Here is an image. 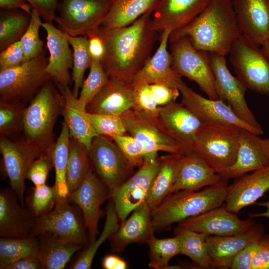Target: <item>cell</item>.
Instances as JSON below:
<instances>
[{
	"label": "cell",
	"mask_w": 269,
	"mask_h": 269,
	"mask_svg": "<svg viewBox=\"0 0 269 269\" xmlns=\"http://www.w3.org/2000/svg\"><path fill=\"white\" fill-rule=\"evenodd\" d=\"M152 12H148L130 25L97 33L102 40L105 53L101 65L109 79L131 84L136 74L151 57L158 38L152 27Z\"/></svg>",
	"instance_id": "obj_1"
},
{
	"label": "cell",
	"mask_w": 269,
	"mask_h": 269,
	"mask_svg": "<svg viewBox=\"0 0 269 269\" xmlns=\"http://www.w3.org/2000/svg\"><path fill=\"white\" fill-rule=\"evenodd\" d=\"M241 35L232 0H211L190 23L172 32L169 41L187 37L198 50L226 56Z\"/></svg>",
	"instance_id": "obj_2"
},
{
	"label": "cell",
	"mask_w": 269,
	"mask_h": 269,
	"mask_svg": "<svg viewBox=\"0 0 269 269\" xmlns=\"http://www.w3.org/2000/svg\"><path fill=\"white\" fill-rule=\"evenodd\" d=\"M63 98L52 79L44 84L25 108L22 123L23 137L52 155L56 141L55 124L63 106Z\"/></svg>",
	"instance_id": "obj_3"
},
{
	"label": "cell",
	"mask_w": 269,
	"mask_h": 269,
	"mask_svg": "<svg viewBox=\"0 0 269 269\" xmlns=\"http://www.w3.org/2000/svg\"><path fill=\"white\" fill-rule=\"evenodd\" d=\"M228 189L227 180L223 179L201 191L181 190L172 193L152 211L154 231L166 229L221 206L225 202Z\"/></svg>",
	"instance_id": "obj_4"
},
{
	"label": "cell",
	"mask_w": 269,
	"mask_h": 269,
	"mask_svg": "<svg viewBox=\"0 0 269 269\" xmlns=\"http://www.w3.org/2000/svg\"><path fill=\"white\" fill-rule=\"evenodd\" d=\"M241 129L205 122L196 134L192 151L220 175L236 160Z\"/></svg>",
	"instance_id": "obj_5"
},
{
	"label": "cell",
	"mask_w": 269,
	"mask_h": 269,
	"mask_svg": "<svg viewBox=\"0 0 269 269\" xmlns=\"http://www.w3.org/2000/svg\"><path fill=\"white\" fill-rule=\"evenodd\" d=\"M48 60L44 51L17 67L0 71V102L26 104L30 101L52 79L45 70Z\"/></svg>",
	"instance_id": "obj_6"
},
{
	"label": "cell",
	"mask_w": 269,
	"mask_h": 269,
	"mask_svg": "<svg viewBox=\"0 0 269 269\" xmlns=\"http://www.w3.org/2000/svg\"><path fill=\"white\" fill-rule=\"evenodd\" d=\"M229 53L237 77L247 89L269 97V61L261 48L241 35Z\"/></svg>",
	"instance_id": "obj_7"
},
{
	"label": "cell",
	"mask_w": 269,
	"mask_h": 269,
	"mask_svg": "<svg viewBox=\"0 0 269 269\" xmlns=\"http://www.w3.org/2000/svg\"><path fill=\"white\" fill-rule=\"evenodd\" d=\"M111 3V0H62L55 22L71 36L90 38L97 34Z\"/></svg>",
	"instance_id": "obj_8"
},
{
	"label": "cell",
	"mask_w": 269,
	"mask_h": 269,
	"mask_svg": "<svg viewBox=\"0 0 269 269\" xmlns=\"http://www.w3.org/2000/svg\"><path fill=\"white\" fill-rule=\"evenodd\" d=\"M169 42L173 70L180 76L196 83L208 98L219 99L214 88L209 53L196 49L187 37H179Z\"/></svg>",
	"instance_id": "obj_9"
},
{
	"label": "cell",
	"mask_w": 269,
	"mask_h": 269,
	"mask_svg": "<svg viewBox=\"0 0 269 269\" xmlns=\"http://www.w3.org/2000/svg\"><path fill=\"white\" fill-rule=\"evenodd\" d=\"M121 117L127 134L142 145L147 154L145 158L157 157L160 151L168 154L185 153L181 145L164 130L156 117L133 108Z\"/></svg>",
	"instance_id": "obj_10"
},
{
	"label": "cell",
	"mask_w": 269,
	"mask_h": 269,
	"mask_svg": "<svg viewBox=\"0 0 269 269\" xmlns=\"http://www.w3.org/2000/svg\"><path fill=\"white\" fill-rule=\"evenodd\" d=\"M81 214L68 198L59 201L52 211L37 218L32 235L49 233L65 242L87 246L89 241Z\"/></svg>",
	"instance_id": "obj_11"
},
{
	"label": "cell",
	"mask_w": 269,
	"mask_h": 269,
	"mask_svg": "<svg viewBox=\"0 0 269 269\" xmlns=\"http://www.w3.org/2000/svg\"><path fill=\"white\" fill-rule=\"evenodd\" d=\"M89 155L94 172L107 186L110 198L132 175L134 167L111 139L99 135L92 140Z\"/></svg>",
	"instance_id": "obj_12"
},
{
	"label": "cell",
	"mask_w": 269,
	"mask_h": 269,
	"mask_svg": "<svg viewBox=\"0 0 269 269\" xmlns=\"http://www.w3.org/2000/svg\"><path fill=\"white\" fill-rule=\"evenodd\" d=\"M0 151L10 188L16 193L19 201L24 206L25 180L27 169L35 160L48 154H45L23 136L18 139L0 136Z\"/></svg>",
	"instance_id": "obj_13"
},
{
	"label": "cell",
	"mask_w": 269,
	"mask_h": 269,
	"mask_svg": "<svg viewBox=\"0 0 269 269\" xmlns=\"http://www.w3.org/2000/svg\"><path fill=\"white\" fill-rule=\"evenodd\" d=\"M209 58L214 76V88L219 99L226 101L246 123L263 130L247 105L245 97L247 88L237 76L231 73L225 56L209 53Z\"/></svg>",
	"instance_id": "obj_14"
},
{
	"label": "cell",
	"mask_w": 269,
	"mask_h": 269,
	"mask_svg": "<svg viewBox=\"0 0 269 269\" xmlns=\"http://www.w3.org/2000/svg\"><path fill=\"white\" fill-rule=\"evenodd\" d=\"M159 165V157L145 158L138 170L121 185L111 195L121 222L146 201L151 185Z\"/></svg>",
	"instance_id": "obj_15"
},
{
	"label": "cell",
	"mask_w": 269,
	"mask_h": 269,
	"mask_svg": "<svg viewBox=\"0 0 269 269\" xmlns=\"http://www.w3.org/2000/svg\"><path fill=\"white\" fill-rule=\"evenodd\" d=\"M68 198L80 209L89 243L92 242L98 234V223L102 214L101 206L110 198L108 187L92 167L79 186L69 193Z\"/></svg>",
	"instance_id": "obj_16"
},
{
	"label": "cell",
	"mask_w": 269,
	"mask_h": 269,
	"mask_svg": "<svg viewBox=\"0 0 269 269\" xmlns=\"http://www.w3.org/2000/svg\"><path fill=\"white\" fill-rule=\"evenodd\" d=\"M177 88L182 96L181 103L204 122L235 126L258 135L264 133L263 130L255 128L242 120L223 100L205 98L193 91L183 80Z\"/></svg>",
	"instance_id": "obj_17"
},
{
	"label": "cell",
	"mask_w": 269,
	"mask_h": 269,
	"mask_svg": "<svg viewBox=\"0 0 269 269\" xmlns=\"http://www.w3.org/2000/svg\"><path fill=\"white\" fill-rule=\"evenodd\" d=\"M156 118L166 133L183 147L192 151L195 137L204 122L181 102L159 106Z\"/></svg>",
	"instance_id": "obj_18"
},
{
	"label": "cell",
	"mask_w": 269,
	"mask_h": 269,
	"mask_svg": "<svg viewBox=\"0 0 269 269\" xmlns=\"http://www.w3.org/2000/svg\"><path fill=\"white\" fill-rule=\"evenodd\" d=\"M253 218H239L225 204L188 218L178 226L209 236H226L241 233L254 224Z\"/></svg>",
	"instance_id": "obj_19"
},
{
	"label": "cell",
	"mask_w": 269,
	"mask_h": 269,
	"mask_svg": "<svg viewBox=\"0 0 269 269\" xmlns=\"http://www.w3.org/2000/svg\"><path fill=\"white\" fill-rule=\"evenodd\" d=\"M269 165V138H262L241 129L239 146L234 163L220 174L224 179L237 177Z\"/></svg>",
	"instance_id": "obj_20"
},
{
	"label": "cell",
	"mask_w": 269,
	"mask_h": 269,
	"mask_svg": "<svg viewBox=\"0 0 269 269\" xmlns=\"http://www.w3.org/2000/svg\"><path fill=\"white\" fill-rule=\"evenodd\" d=\"M242 35L260 46L269 39V0H232Z\"/></svg>",
	"instance_id": "obj_21"
},
{
	"label": "cell",
	"mask_w": 269,
	"mask_h": 269,
	"mask_svg": "<svg viewBox=\"0 0 269 269\" xmlns=\"http://www.w3.org/2000/svg\"><path fill=\"white\" fill-rule=\"evenodd\" d=\"M18 201L17 194L11 188L1 190L0 237L24 238L33 234L37 218Z\"/></svg>",
	"instance_id": "obj_22"
},
{
	"label": "cell",
	"mask_w": 269,
	"mask_h": 269,
	"mask_svg": "<svg viewBox=\"0 0 269 269\" xmlns=\"http://www.w3.org/2000/svg\"><path fill=\"white\" fill-rule=\"evenodd\" d=\"M211 0H161L152 14V27L161 33L178 30L196 18Z\"/></svg>",
	"instance_id": "obj_23"
},
{
	"label": "cell",
	"mask_w": 269,
	"mask_h": 269,
	"mask_svg": "<svg viewBox=\"0 0 269 269\" xmlns=\"http://www.w3.org/2000/svg\"><path fill=\"white\" fill-rule=\"evenodd\" d=\"M264 237L263 227L255 223L245 231L234 235L208 236L207 245L212 268H230L233 260L241 251Z\"/></svg>",
	"instance_id": "obj_24"
},
{
	"label": "cell",
	"mask_w": 269,
	"mask_h": 269,
	"mask_svg": "<svg viewBox=\"0 0 269 269\" xmlns=\"http://www.w3.org/2000/svg\"><path fill=\"white\" fill-rule=\"evenodd\" d=\"M171 32L165 30L160 33L158 49L134 76L132 85L160 83L177 88L182 79L172 69L171 55L167 50Z\"/></svg>",
	"instance_id": "obj_25"
},
{
	"label": "cell",
	"mask_w": 269,
	"mask_h": 269,
	"mask_svg": "<svg viewBox=\"0 0 269 269\" xmlns=\"http://www.w3.org/2000/svg\"><path fill=\"white\" fill-rule=\"evenodd\" d=\"M131 216L121 222L117 230L109 238L115 252H123L130 244L147 242L154 234L152 211L146 201L131 213Z\"/></svg>",
	"instance_id": "obj_26"
},
{
	"label": "cell",
	"mask_w": 269,
	"mask_h": 269,
	"mask_svg": "<svg viewBox=\"0 0 269 269\" xmlns=\"http://www.w3.org/2000/svg\"><path fill=\"white\" fill-rule=\"evenodd\" d=\"M46 33L47 47L50 56L45 70L55 84L68 85L71 76L69 70L73 67V52L65 37L63 31L57 29L52 23L42 22Z\"/></svg>",
	"instance_id": "obj_27"
},
{
	"label": "cell",
	"mask_w": 269,
	"mask_h": 269,
	"mask_svg": "<svg viewBox=\"0 0 269 269\" xmlns=\"http://www.w3.org/2000/svg\"><path fill=\"white\" fill-rule=\"evenodd\" d=\"M269 190V165L252 171L229 186L225 206L236 214L255 203Z\"/></svg>",
	"instance_id": "obj_28"
},
{
	"label": "cell",
	"mask_w": 269,
	"mask_h": 269,
	"mask_svg": "<svg viewBox=\"0 0 269 269\" xmlns=\"http://www.w3.org/2000/svg\"><path fill=\"white\" fill-rule=\"evenodd\" d=\"M224 179L203 159L193 151L180 159L173 193L181 190L196 191L220 183Z\"/></svg>",
	"instance_id": "obj_29"
},
{
	"label": "cell",
	"mask_w": 269,
	"mask_h": 269,
	"mask_svg": "<svg viewBox=\"0 0 269 269\" xmlns=\"http://www.w3.org/2000/svg\"><path fill=\"white\" fill-rule=\"evenodd\" d=\"M132 84L109 79L86 108L90 113L120 116L133 107Z\"/></svg>",
	"instance_id": "obj_30"
},
{
	"label": "cell",
	"mask_w": 269,
	"mask_h": 269,
	"mask_svg": "<svg viewBox=\"0 0 269 269\" xmlns=\"http://www.w3.org/2000/svg\"><path fill=\"white\" fill-rule=\"evenodd\" d=\"M56 85L63 98L61 114L69 129L70 137L84 144L89 151L93 139L99 135L84 115L85 110L79 108L77 98L68 85Z\"/></svg>",
	"instance_id": "obj_31"
},
{
	"label": "cell",
	"mask_w": 269,
	"mask_h": 269,
	"mask_svg": "<svg viewBox=\"0 0 269 269\" xmlns=\"http://www.w3.org/2000/svg\"><path fill=\"white\" fill-rule=\"evenodd\" d=\"M160 0H111L101 27L112 29L130 25L147 12H153Z\"/></svg>",
	"instance_id": "obj_32"
},
{
	"label": "cell",
	"mask_w": 269,
	"mask_h": 269,
	"mask_svg": "<svg viewBox=\"0 0 269 269\" xmlns=\"http://www.w3.org/2000/svg\"><path fill=\"white\" fill-rule=\"evenodd\" d=\"M182 155L168 154L159 157V167L146 199V202L151 211L173 193L179 160Z\"/></svg>",
	"instance_id": "obj_33"
},
{
	"label": "cell",
	"mask_w": 269,
	"mask_h": 269,
	"mask_svg": "<svg viewBox=\"0 0 269 269\" xmlns=\"http://www.w3.org/2000/svg\"><path fill=\"white\" fill-rule=\"evenodd\" d=\"M40 243L38 258L42 269H62L73 255L83 247L65 242L49 233L37 235Z\"/></svg>",
	"instance_id": "obj_34"
},
{
	"label": "cell",
	"mask_w": 269,
	"mask_h": 269,
	"mask_svg": "<svg viewBox=\"0 0 269 269\" xmlns=\"http://www.w3.org/2000/svg\"><path fill=\"white\" fill-rule=\"evenodd\" d=\"M174 236L179 241L180 255L188 256L202 268H212L207 245L209 235L178 226L175 229Z\"/></svg>",
	"instance_id": "obj_35"
},
{
	"label": "cell",
	"mask_w": 269,
	"mask_h": 269,
	"mask_svg": "<svg viewBox=\"0 0 269 269\" xmlns=\"http://www.w3.org/2000/svg\"><path fill=\"white\" fill-rule=\"evenodd\" d=\"M70 138L69 129L66 124L63 122L60 134L52 153L55 173L54 186L56 189L58 202L67 198L70 193L66 179V171Z\"/></svg>",
	"instance_id": "obj_36"
},
{
	"label": "cell",
	"mask_w": 269,
	"mask_h": 269,
	"mask_svg": "<svg viewBox=\"0 0 269 269\" xmlns=\"http://www.w3.org/2000/svg\"><path fill=\"white\" fill-rule=\"evenodd\" d=\"M31 20L30 14L18 10H0V51L20 41Z\"/></svg>",
	"instance_id": "obj_37"
},
{
	"label": "cell",
	"mask_w": 269,
	"mask_h": 269,
	"mask_svg": "<svg viewBox=\"0 0 269 269\" xmlns=\"http://www.w3.org/2000/svg\"><path fill=\"white\" fill-rule=\"evenodd\" d=\"M92 167L88 149L79 141L70 138L66 171L70 193L77 188Z\"/></svg>",
	"instance_id": "obj_38"
},
{
	"label": "cell",
	"mask_w": 269,
	"mask_h": 269,
	"mask_svg": "<svg viewBox=\"0 0 269 269\" xmlns=\"http://www.w3.org/2000/svg\"><path fill=\"white\" fill-rule=\"evenodd\" d=\"M39 248V240L37 236L31 235L24 238L0 237V269L22 258H38Z\"/></svg>",
	"instance_id": "obj_39"
},
{
	"label": "cell",
	"mask_w": 269,
	"mask_h": 269,
	"mask_svg": "<svg viewBox=\"0 0 269 269\" xmlns=\"http://www.w3.org/2000/svg\"><path fill=\"white\" fill-rule=\"evenodd\" d=\"M64 35L73 49L72 80L74 83L72 93L76 98L79 96L84 79L85 71L90 68L92 58L89 52V38L85 36H72L63 31Z\"/></svg>",
	"instance_id": "obj_40"
},
{
	"label": "cell",
	"mask_w": 269,
	"mask_h": 269,
	"mask_svg": "<svg viewBox=\"0 0 269 269\" xmlns=\"http://www.w3.org/2000/svg\"><path fill=\"white\" fill-rule=\"evenodd\" d=\"M119 219L113 201L108 204L106 217L102 233L97 239L90 243L70 266L72 269H90L96 253L100 246L118 229Z\"/></svg>",
	"instance_id": "obj_41"
},
{
	"label": "cell",
	"mask_w": 269,
	"mask_h": 269,
	"mask_svg": "<svg viewBox=\"0 0 269 269\" xmlns=\"http://www.w3.org/2000/svg\"><path fill=\"white\" fill-rule=\"evenodd\" d=\"M147 244L149 247V267L154 269H167L170 260L180 255V247L178 238L159 239L153 234Z\"/></svg>",
	"instance_id": "obj_42"
},
{
	"label": "cell",
	"mask_w": 269,
	"mask_h": 269,
	"mask_svg": "<svg viewBox=\"0 0 269 269\" xmlns=\"http://www.w3.org/2000/svg\"><path fill=\"white\" fill-rule=\"evenodd\" d=\"M57 202L54 186L46 184L32 188L28 191L26 199V208L36 218L52 211Z\"/></svg>",
	"instance_id": "obj_43"
},
{
	"label": "cell",
	"mask_w": 269,
	"mask_h": 269,
	"mask_svg": "<svg viewBox=\"0 0 269 269\" xmlns=\"http://www.w3.org/2000/svg\"><path fill=\"white\" fill-rule=\"evenodd\" d=\"M89 68L88 77L84 80L77 98L78 107L82 110H86L88 104L109 79L100 61L92 59Z\"/></svg>",
	"instance_id": "obj_44"
},
{
	"label": "cell",
	"mask_w": 269,
	"mask_h": 269,
	"mask_svg": "<svg viewBox=\"0 0 269 269\" xmlns=\"http://www.w3.org/2000/svg\"><path fill=\"white\" fill-rule=\"evenodd\" d=\"M30 24L20 41L24 53V62L35 58L44 51V43L39 36V29L42 26L41 17L32 10Z\"/></svg>",
	"instance_id": "obj_45"
},
{
	"label": "cell",
	"mask_w": 269,
	"mask_h": 269,
	"mask_svg": "<svg viewBox=\"0 0 269 269\" xmlns=\"http://www.w3.org/2000/svg\"><path fill=\"white\" fill-rule=\"evenodd\" d=\"M25 103L0 102V136L10 137L22 131Z\"/></svg>",
	"instance_id": "obj_46"
},
{
	"label": "cell",
	"mask_w": 269,
	"mask_h": 269,
	"mask_svg": "<svg viewBox=\"0 0 269 269\" xmlns=\"http://www.w3.org/2000/svg\"><path fill=\"white\" fill-rule=\"evenodd\" d=\"M84 113L99 135L111 139L115 136L127 134L120 116L93 114L86 110Z\"/></svg>",
	"instance_id": "obj_47"
},
{
	"label": "cell",
	"mask_w": 269,
	"mask_h": 269,
	"mask_svg": "<svg viewBox=\"0 0 269 269\" xmlns=\"http://www.w3.org/2000/svg\"><path fill=\"white\" fill-rule=\"evenodd\" d=\"M111 139L134 168H139L142 165L147 154L138 140L128 134L115 136Z\"/></svg>",
	"instance_id": "obj_48"
},
{
	"label": "cell",
	"mask_w": 269,
	"mask_h": 269,
	"mask_svg": "<svg viewBox=\"0 0 269 269\" xmlns=\"http://www.w3.org/2000/svg\"><path fill=\"white\" fill-rule=\"evenodd\" d=\"M133 90V108L156 117L159 107L157 104L149 84L132 85Z\"/></svg>",
	"instance_id": "obj_49"
},
{
	"label": "cell",
	"mask_w": 269,
	"mask_h": 269,
	"mask_svg": "<svg viewBox=\"0 0 269 269\" xmlns=\"http://www.w3.org/2000/svg\"><path fill=\"white\" fill-rule=\"evenodd\" d=\"M53 167L52 155H42L30 165L25 178L31 181L34 186L45 184L49 172Z\"/></svg>",
	"instance_id": "obj_50"
},
{
	"label": "cell",
	"mask_w": 269,
	"mask_h": 269,
	"mask_svg": "<svg viewBox=\"0 0 269 269\" xmlns=\"http://www.w3.org/2000/svg\"><path fill=\"white\" fill-rule=\"evenodd\" d=\"M24 56L20 41L1 51L0 71L17 67L24 63Z\"/></svg>",
	"instance_id": "obj_51"
},
{
	"label": "cell",
	"mask_w": 269,
	"mask_h": 269,
	"mask_svg": "<svg viewBox=\"0 0 269 269\" xmlns=\"http://www.w3.org/2000/svg\"><path fill=\"white\" fill-rule=\"evenodd\" d=\"M30 4L32 10L36 11L44 22L52 23L55 21L57 16L59 2L58 0H25Z\"/></svg>",
	"instance_id": "obj_52"
},
{
	"label": "cell",
	"mask_w": 269,
	"mask_h": 269,
	"mask_svg": "<svg viewBox=\"0 0 269 269\" xmlns=\"http://www.w3.org/2000/svg\"><path fill=\"white\" fill-rule=\"evenodd\" d=\"M151 92L158 106H163L175 102L180 94L178 88L155 83L149 84Z\"/></svg>",
	"instance_id": "obj_53"
},
{
	"label": "cell",
	"mask_w": 269,
	"mask_h": 269,
	"mask_svg": "<svg viewBox=\"0 0 269 269\" xmlns=\"http://www.w3.org/2000/svg\"><path fill=\"white\" fill-rule=\"evenodd\" d=\"M263 238L251 243L241 251L233 260L230 268L232 269H252L253 257Z\"/></svg>",
	"instance_id": "obj_54"
},
{
	"label": "cell",
	"mask_w": 269,
	"mask_h": 269,
	"mask_svg": "<svg viewBox=\"0 0 269 269\" xmlns=\"http://www.w3.org/2000/svg\"><path fill=\"white\" fill-rule=\"evenodd\" d=\"M252 269H269V243L265 236L253 257Z\"/></svg>",
	"instance_id": "obj_55"
},
{
	"label": "cell",
	"mask_w": 269,
	"mask_h": 269,
	"mask_svg": "<svg viewBox=\"0 0 269 269\" xmlns=\"http://www.w3.org/2000/svg\"><path fill=\"white\" fill-rule=\"evenodd\" d=\"M0 269H42V266L38 257L29 256L5 265Z\"/></svg>",
	"instance_id": "obj_56"
},
{
	"label": "cell",
	"mask_w": 269,
	"mask_h": 269,
	"mask_svg": "<svg viewBox=\"0 0 269 269\" xmlns=\"http://www.w3.org/2000/svg\"><path fill=\"white\" fill-rule=\"evenodd\" d=\"M89 52L92 59L101 61L105 53L102 39L97 35L89 38Z\"/></svg>",
	"instance_id": "obj_57"
},
{
	"label": "cell",
	"mask_w": 269,
	"mask_h": 269,
	"mask_svg": "<svg viewBox=\"0 0 269 269\" xmlns=\"http://www.w3.org/2000/svg\"><path fill=\"white\" fill-rule=\"evenodd\" d=\"M0 9L5 10H18L24 11L29 14L32 8L25 0H0Z\"/></svg>",
	"instance_id": "obj_58"
},
{
	"label": "cell",
	"mask_w": 269,
	"mask_h": 269,
	"mask_svg": "<svg viewBox=\"0 0 269 269\" xmlns=\"http://www.w3.org/2000/svg\"><path fill=\"white\" fill-rule=\"evenodd\" d=\"M102 267L105 269H126V262L120 257L113 255L105 256L102 261Z\"/></svg>",
	"instance_id": "obj_59"
},
{
	"label": "cell",
	"mask_w": 269,
	"mask_h": 269,
	"mask_svg": "<svg viewBox=\"0 0 269 269\" xmlns=\"http://www.w3.org/2000/svg\"><path fill=\"white\" fill-rule=\"evenodd\" d=\"M258 205L265 207L266 210L265 212L260 213L251 214L249 215L252 218L256 217H266L269 219V200L265 202H260L256 204Z\"/></svg>",
	"instance_id": "obj_60"
},
{
	"label": "cell",
	"mask_w": 269,
	"mask_h": 269,
	"mask_svg": "<svg viewBox=\"0 0 269 269\" xmlns=\"http://www.w3.org/2000/svg\"><path fill=\"white\" fill-rule=\"evenodd\" d=\"M260 46L262 51L269 61V39L264 42Z\"/></svg>",
	"instance_id": "obj_61"
},
{
	"label": "cell",
	"mask_w": 269,
	"mask_h": 269,
	"mask_svg": "<svg viewBox=\"0 0 269 269\" xmlns=\"http://www.w3.org/2000/svg\"><path fill=\"white\" fill-rule=\"evenodd\" d=\"M265 238L268 241V242L269 243V235H265Z\"/></svg>",
	"instance_id": "obj_62"
}]
</instances>
